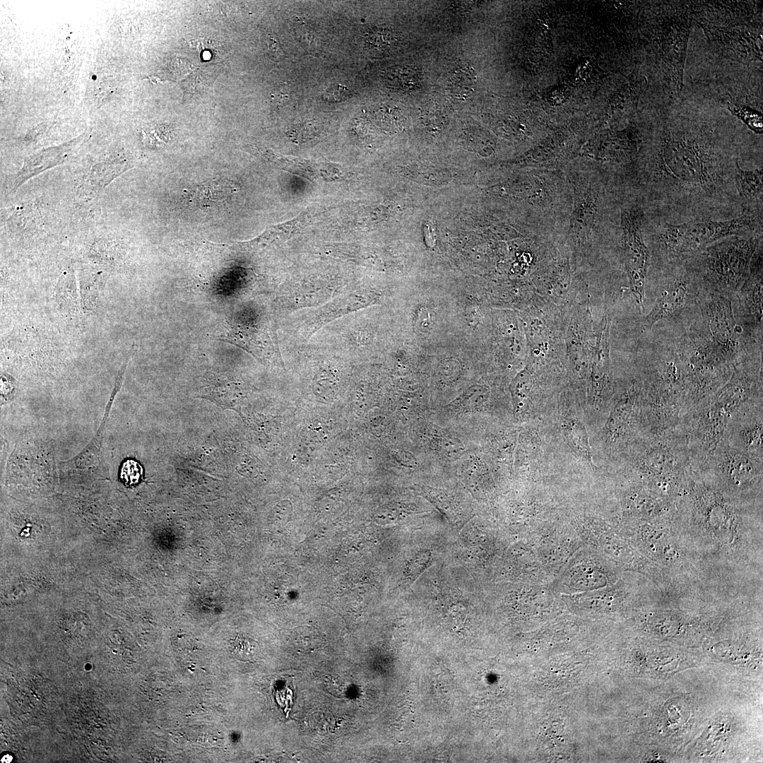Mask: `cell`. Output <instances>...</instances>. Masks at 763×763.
I'll use <instances>...</instances> for the list:
<instances>
[{"mask_svg":"<svg viewBox=\"0 0 763 763\" xmlns=\"http://www.w3.org/2000/svg\"><path fill=\"white\" fill-rule=\"evenodd\" d=\"M563 429L564 437L572 450L591 461L588 437L583 424L577 419L567 418L564 422Z\"/></svg>","mask_w":763,"mask_h":763,"instance_id":"ffe728a7","label":"cell"},{"mask_svg":"<svg viewBox=\"0 0 763 763\" xmlns=\"http://www.w3.org/2000/svg\"><path fill=\"white\" fill-rule=\"evenodd\" d=\"M697 305L702 319L699 327L733 366L762 353V345L751 340L736 319L731 298L703 289Z\"/></svg>","mask_w":763,"mask_h":763,"instance_id":"8992f818","label":"cell"},{"mask_svg":"<svg viewBox=\"0 0 763 763\" xmlns=\"http://www.w3.org/2000/svg\"><path fill=\"white\" fill-rule=\"evenodd\" d=\"M763 259L762 244L755 251L747 276L735 295L739 324L754 342L762 344L763 326ZM733 298V299H734Z\"/></svg>","mask_w":763,"mask_h":763,"instance_id":"7c38bea8","label":"cell"},{"mask_svg":"<svg viewBox=\"0 0 763 763\" xmlns=\"http://www.w3.org/2000/svg\"><path fill=\"white\" fill-rule=\"evenodd\" d=\"M685 372L691 406L712 396L731 377L734 367L704 335L692 328L670 342Z\"/></svg>","mask_w":763,"mask_h":763,"instance_id":"277c9868","label":"cell"},{"mask_svg":"<svg viewBox=\"0 0 763 763\" xmlns=\"http://www.w3.org/2000/svg\"><path fill=\"white\" fill-rule=\"evenodd\" d=\"M648 134L627 180L646 215L668 222L745 215L735 187L739 147L733 133L664 119Z\"/></svg>","mask_w":763,"mask_h":763,"instance_id":"6da1fadb","label":"cell"},{"mask_svg":"<svg viewBox=\"0 0 763 763\" xmlns=\"http://www.w3.org/2000/svg\"><path fill=\"white\" fill-rule=\"evenodd\" d=\"M143 468L141 465L134 460L126 461L121 468L120 478L122 481L127 486L138 484L142 478Z\"/></svg>","mask_w":763,"mask_h":763,"instance_id":"484cf974","label":"cell"},{"mask_svg":"<svg viewBox=\"0 0 763 763\" xmlns=\"http://www.w3.org/2000/svg\"><path fill=\"white\" fill-rule=\"evenodd\" d=\"M350 90L343 85L334 84L323 93L322 98L327 102H341L350 97Z\"/></svg>","mask_w":763,"mask_h":763,"instance_id":"83f0119b","label":"cell"},{"mask_svg":"<svg viewBox=\"0 0 763 763\" xmlns=\"http://www.w3.org/2000/svg\"><path fill=\"white\" fill-rule=\"evenodd\" d=\"M648 760V762H666L658 755H653Z\"/></svg>","mask_w":763,"mask_h":763,"instance_id":"f546056e","label":"cell"},{"mask_svg":"<svg viewBox=\"0 0 763 763\" xmlns=\"http://www.w3.org/2000/svg\"><path fill=\"white\" fill-rule=\"evenodd\" d=\"M762 244V232L733 235L704 247L686 260L703 289L734 298L745 280L752 256Z\"/></svg>","mask_w":763,"mask_h":763,"instance_id":"3957f363","label":"cell"},{"mask_svg":"<svg viewBox=\"0 0 763 763\" xmlns=\"http://www.w3.org/2000/svg\"><path fill=\"white\" fill-rule=\"evenodd\" d=\"M103 285L104 278L100 273L81 276V297L85 310H91L95 307Z\"/></svg>","mask_w":763,"mask_h":763,"instance_id":"7402d4cb","label":"cell"},{"mask_svg":"<svg viewBox=\"0 0 763 763\" xmlns=\"http://www.w3.org/2000/svg\"><path fill=\"white\" fill-rule=\"evenodd\" d=\"M439 446L445 456L450 461L459 459L464 451L463 444L454 437H442L440 439Z\"/></svg>","mask_w":763,"mask_h":763,"instance_id":"4316f807","label":"cell"},{"mask_svg":"<svg viewBox=\"0 0 763 763\" xmlns=\"http://www.w3.org/2000/svg\"><path fill=\"white\" fill-rule=\"evenodd\" d=\"M589 299L586 284L568 304L565 316L566 365L571 376L580 383L587 381L596 340Z\"/></svg>","mask_w":763,"mask_h":763,"instance_id":"9c48e42d","label":"cell"},{"mask_svg":"<svg viewBox=\"0 0 763 763\" xmlns=\"http://www.w3.org/2000/svg\"><path fill=\"white\" fill-rule=\"evenodd\" d=\"M762 226L763 215L671 223L645 214L644 237L650 252L651 266H661L688 260L704 247L726 237L763 232Z\"/></svg>","mask_w":763,"mask_h":763,"instance_id":"7a4b0ae2","label":"cell"},{"mask_svg":"<svg viewBox=\"0 0 763 763\" xmlns=\"http://www.w3.org/2000/svg\"><path fill=\"white\" fill-rule=\"evenodd\" d=\"M489 394V389L485 386H473L449 403L447 408L455 412H463L475 409L486 402Z\"/></svg>","mask_w":763,"mask_h":763,"instance_id":"44dd1931","label":"cell"},{"mask_svg":"<svg viewBox=\"0 0 763 763\" xmlns=\"http://www.w3.org/2000/svg\"><path fill=\"white\" fill-rule=\"evenodd\" d=\"M218 74L210 73L205 70L196 71L181 83L184 91V99L187 95H204L212 87Z\"/></svg>","mask_w":763,"mask_h":763,"instance_id":"603a6c76","label":"cell"},{"mask_svg":"<svg viewBox=\"0 0 763 763\" xmlns=\"http://www.w3.org/2000/svg\"><path fill=\"white\" fill-rule=\"evenodd\" d=\"M533 372V367L526 362V367L511 382L509 389L515 414L520 413L528 406L535 386Z\"/></svg>","mask_w":763,"mask_h":763,"instance_id":"d6986e66","label":"cell"},{"mask_svg":"<svg viewBox=\"0 0 763 763\" xmlns=\"http://www.w3.org/2000/svg\"><path fill=\"white\" fill-rule=\"evenodd\" d=\"M658 276L656 299L642 321L648 331L658 321L680 317L697 302L703 290L701 282L687 261L650 266Z\"/></svg>","mask_w":763,"mask_h":763,"instance_id":"ba28073f","label":"cell"},{"mask_svg":"<svg viewBox=\"0 0 763 763\" xmlns=\"http://www.w3.org/2000/svg\"><path fill=\"white\" fill-rule=\"evenodd\" d=\"M567 305L538 297L518 315L527 346V362L534 370L566 364L564 329Z\"/></svg>","mask_w":763,"mask_h":763,"instance_id":"5b68a950","label":"cell"},{"mask_svg":"<svg viewBox=\"0 0 763 763\" xmlns=\"http://www.w3.org/2000/svg\"><path fill=\"white\" fill-rule=\"evenodd\" d=\"M762 176V167L745 170L736 163L735 187L745 215H763Z\"/></svg>","mask_w":763,"mask_h":763,"instance_id":"e0dca14e","label":"cell"},{"mask_svg":"<svg viewBox=\"0 0 763 763\" xmlns=\"http://www.w3.org/2000/svg\"><path fill=\"white\" fill-rule=\"evenodd\" d=\"M476 83L475 70L468 64L463 65L451 73L447 79L446 92L454 100L465 102L475 93Z\"/></svg>","mask_w":763,"mask_h":763,"instance_id":"ac0fdd59","label":"cell"},{"mask_svg":"<svg viewBox=\"0 0 763 763\" xmlns=\"http://www.w3.org/2000/svg\"><path fill=\"white\" fill-rule=\"evenodd\" d=\"M608 576L600 556L583 545L567 562L549 584L560 596L591 591L605 587Z\"/></svg>","mask_w":763,"mask_h":763,"instance_id":"8fae6325","label":"cell"},{"mask_svg":"<svg viewBox=\"0 0 763 763\" xmlns=\"http://www.w3.org/2000/svg\"><path fill=\"white\" fill-rule=\"evenodd\" d=\"M394 74L396 88L408 91L417 89L420 83V77L417 70L413 68H399Z\"/></svg>","mask_w":763,"mask_h":763,"instance_id":"d4e9b609","label":"cell"},{"mask_svg":"<svg viewBox=\"0 0 763 763\" xmlns=\"http://www.w3.org/2000/svg\"><path fill=\"white\" fill-rule=\"evenodd\" d=\"M365 42L367 48L372 51H385L395 44L396 38L391 30L376 28L366 34Z\"/></svg>","mask_w":763,"mask_h":763,"instance_id":"cb8c5ba5","label":"cell"},{"mask_svg":"<svg viewBox=\"0 0 763 763\" xmlns=\"http://www.w3.org/2000/svg\"><path fill=\"white\" fill-rule=\"evenodd\" d=\"M266 45L271 57L276 61L281 60L284 53L276 38L271 34L266 35Z\"/></svg>","mask_w":763,"mask_h":763,"instance_id":"f1b7e54d","label":"cell"},{"mask_svg":"<svg viewBox=\"0 0 763 763\" xmlns=\"http://www.w3.org/2000/svg\"><path fill=\"white\" fill-rule=\"evenodd\" d=\"M531 545L538 560L554 579L574 552L584 545L576 530L564 525L537 528L531 533Z\"/></svg>","mask_w":763,"mask_h":763,"instance_id":"4fadbf2b","label":"cell"},{"mask_svg":"<svg viewBox=\"0 0 763 763\" xmlns=\"http://www.w3.org/2000/svg\"><path fill=\"white\" fill-rule=\"evenodd\" d=\"M736 412L727 422L722 439L732 447L762 458V401L750 403Z\"/></svg>","mask_w":763,"mask_h":763,"instance_id":"9a60e30c","label":"cell"},{"mask_svg":"<svg viewBox=\"0 0 763 763\" xmlns=\"http://www.w3.org/2000/svg\"><path fill=\"white\" fill-rule=\"evenodd\" d=\"M237 191L235 184L227 178H213L185 190V199L192 207L217 208L231 200Z\"/></svg>","mask_w":763,"mask_h":763,"instance_id":"2e32d148","label":"cell"},{"mask_svg":"<svg viewBox=\"0 0 763 763\" xmlns=\"http://www.w3.org/2000/svg\"><path fill=\"white\" fill-rule=\"evenodd\" d=\"M611 321V312L607 310L596 329L595 345L586 382L588 394L594 405L602 403L613 388L610 354Z\"/></svg>","mask_w":763,"mask_h":763,"instance_id":"5bb4252c","label":"cell"},{"mask_svg":"<svg viewBox=\"0 0 763 763\" xmlns=\"http://www.w3.org/2000/svg\"><path fill=\"white\" fill-rule=\"evenodd\" d=\"M574 204L567 240L576 256L586 254L593 233L604 210V191L588 176L573 179Z\"/></svg>","mask_w":763,"mask_h":763,"instance_id":"30bf717a","label":"cell"},{"mask_svg":"<svg viewBox=\"0 0 763 763\" xmlns=\"http://www.w3.org/2000/svg\"><path fill=\"white\" fill-rule=\"evenodd\" d=\"M644 215L641 205L635 197L630 195L622 199L618 227V254L629 288L641 312L651 266L650 252L644 237Z\"/></svg>","mask_w":763,"mask_h":763,"instance_id":"52a82bcc","label":"cell"}]
</instances>
